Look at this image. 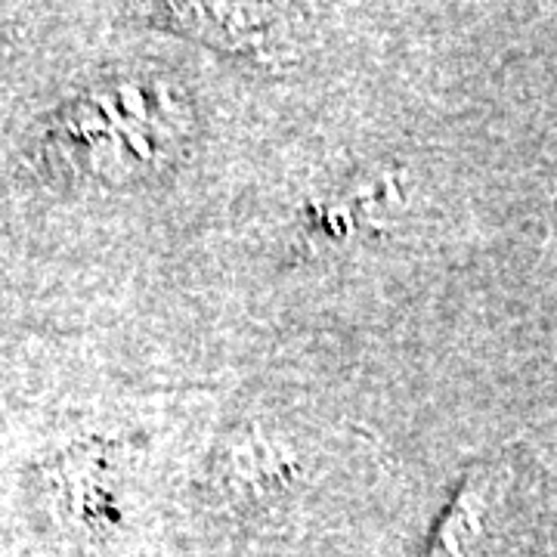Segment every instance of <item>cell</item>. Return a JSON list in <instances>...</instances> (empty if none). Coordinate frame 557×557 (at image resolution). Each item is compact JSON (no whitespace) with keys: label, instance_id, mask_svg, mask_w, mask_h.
I'll return each instance as SVG.
<instances>
[{"label":"cell","instance_id":"cell-1","mask_svg":"<svg viewBox=\"0 0 557 557\" xmlns=\"http://www.w3.org/2000/svg\"><path fill=\"white\" fill-rule=\"evenodd\" d=\"M143 22L177 38L199 40L220 57L276 72L288 57V16L282 7L260 3H156Z\"/></svg>","mask_w":557,"mask_h":557},{"label":"cell","instance_id":"cell-2","mask_svg":"<svg viewBox=\"0 0 557 557\" xmlns=\"http://www.w3.org/2000/svg\"><path fill=\"white\" fill-rule=\"evenodd\" d=\"M493 486H496V468L490 461L471 465L461 474L456 493L434 527L424 557H474V548L483 536V520L490 511Z\"/></svg>","mask_w":557,"mask_h":557}]
</instances>
